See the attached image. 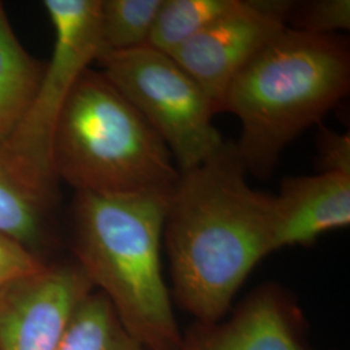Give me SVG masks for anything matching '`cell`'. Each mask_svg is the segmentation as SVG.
I'll list each match as a JSON object with an SVG mask.
<instances>
[{"mask_svg":"<svg viewBox=\"0 0 350 350\" xmlns=\"http://www.w3.org/2000/svg\"><path fill=\"white\" fill-rule=\"evenodd\" d=\"M234 142L179 173L163 241L170 295L193 322L224 319L253 269L273 253V195L253 189Z\"/></svg>","mask_w":350,"mask_h":350,"instance_id":"obj_1","label":"cell"},{"mask_svg":"<svg viewBox=\"0 0 350 350\" xmlns=\"http://www.w3.org/2000/svg\"><path fill=\"white\" fill-rule=\"evenodd\" d=\"M350 46L342 36L286 27L227 90L222 112L240 122L235 148L248 174L267 178L280 154L349 95Z\"/></svg>","mask_w":350,"mask_h":350,"instance_id":"obj_2","label":"cell"},{"mask_svg":"<svg viewBox=\"0 0 350 350\" xmlns=\"http://www.w3.org/2000/svg\"><path fill=\"white\" fill-rule=\"evenodd\" d=\"M169 196L75 193L77 265L148 350H173L182 338L161 266Z\"/></svg>","mask_w":350,"mask_h":350,"instance_id":"obj_3","label":"cell"},{"mask_svg":"<svg viewBox=\"0 0 350 350\" xmlns=\"http://www.w3.org/2000/svg\"><path fill=\"white\" fill-rule=\"evenodd\" d=\"M51 166L75 192L170 195L179 170L161 137L101 72L77 82L55 126Z\"/></svg>","mask_w":350,"mask_h":350,"instance_id":"obj_4","label":"cell"},{"mask_svg":"<svg viewBox=\"0 0 350 350\" xmlns=\"http://www.w3.org/2000/svg\"><path fill=\"white\" fill-rule=\"evenodd\" d=\"M101 73L148 121L179 173L206 161L225 140L200 86L174 59L150 46L103 56Z\"/></svg>","mask_w":350,"mask_h":350,"instance_id":"obj_5","label":"cell"},{"mask_svg":"<svg viewBox=\"0 0 350 350\" xmlns=\"http://www.w3.org/2000/svg\"><path fill=\"white\" fill-rule=\"evenodd\" d=\"M43 7L55 33L53 50L30 108L5 143L53 175L51 146L57 118L77 82L100 57V0H44Z\"/></svg>","mask_w":350,"mask_h":350,"instance_id":"obj_6","label":"cell"},{"mask_svg":"<svg viewBox=\"0 0 350 350\" xmlns=\"http://www.w3.org/2000/svg\"><path fill=\"white\" fill-rule=\"evenodd\" d=\"M295 1L241 0V5L170 53L200 86L215 114L227 90L263 47L284 30Z\"/></svg>","mask_w":350,"mask_h":350,"instance_id":"obj_7","label":"cell"},{"mask_svg":"<svg viewBox=\"0 0 350 350\" xmlns=\"http://www.w3.org/2000/svg\"><path fill=\"white\" fill-rule=\"evenodd\" d=\"M173 350H313L304 310L278 283L250 291L224 319L193 322Z\"/></svg>","mask_w":350,"mask_h":350,"instance_id":"obj_8","label":"cell"},{"mask_svg":"<svg viewBox=\"0 0 350 350\" xmlns=\"http://www.w3.org/2000/svg\"><path fill=\"white\" fill-rule=\"evenodd\" d=\"M92 286L75 265L46 266L0 293V350H57Z\"/></svg>","mask_w":350,"mask_h":350,"instance_id":"obj_9","label":"cell"},{"mask_svg":"<svg viewBox=\"0 0 350 350\" xmlns=\"http://www.w3.org/2000/svg\"><path fill=\"white\" fill-rule=\"evenodd\" d=\"M350 225V176H288L273 195V252L308 247Z\"/></svg>","mask_w":350,"mask_h":350,"instance_id":"obj_10","label":"cell"},{"mask_svg":"<svg viewBox=\"0 0 350 350\" xmlns=\"http://www.w3.org/2000/svg\"><path fill=\"white\" fill-rule=\"evenodd\" d=\"M57 179L0 142V234L27 248L44 237Z\"/></svg>","mask_w":350,"mask_h":350,"instance_id":"obj_11","label":"cell"},{"mask_svg":"<svg viewBox=\"0 0 350 350\" xmlns=\"http://www.w3.org/2000/svg\"><path fill=\"white\" fill-rule=\"evenodd\" d=\"M43 68L20 43L0 1V142L11 138L25 117Z\"/></svg>","mask_w":350,"mask_h":350,"instance_id":"obj_12","label":"cell"},{"mask_svg":"<svg viewBox=\"0 0 350 350\" xmlns=\"http://www.w3.org/2000/svg\"><path fill=\"white\" fill-rule=\"evenodd\" d=\"M57 350H148L127 329L111 302L91 291L78 304Z\"/></svg>","mask_w":350,"mask_h":350,"instance_id":"obj_13","label":"cell"},{"mask_svg":"<svg viewBox=\"0 0 350 350\" xmlns=\"http://www.w3.org/2000/svg\"><path fill=\"white\" fill-rule=\"evenodd\" d=\"M240 5L241 0H163L148 46L170 55Z\"/></svg>","mask_w":350,"mask_h":350,"instance_id":"obj_14","label":"cell"},{"mask_svg":"<svg viewBox=\"0 0 350 350\" xmlns=\"http://www.w3.org/2000/svg\"><path fill=\"white\" fill-rule=\"evenodd\" d=\"M161 4L163 0H100V57L148 46Z\"/></svg>","mask_w":350,"mask_h":350,"instance_id":"obj_15","label":"cell"},{"mask_svg":"<svg viewBox=\"0 0 350 350\" xmlns=\"http://www.w3.org/2000/svg\"><path fill=\"white\" fill-rule=\"evenodd\" d=\"M288 26L310 36H338L350 29L349 0H312L295 3Z\"/></svg>","mask_w":350,"mask_h":350,"instance_id":"obj_16","label":"cell"},{"mask_svg":"<svg viewBox=\"0 0 350 350\" xmlns=\"http://www.w3.org/2000/svg\"><path fill=\"white\" fill-rule=\"evenodd\" d=\"M46 266L30 248L0 234V293L37 275Z\"/></svg>","mask_w":350,"mask_h":350,"instance_id":"obj_17","label":"cell"},{"mask_svg":"<svg viewBox=\"0 0 350 350\" xmlns=\"http://www.w3.org/2000/svg\"><path fill=\"white\" fill-rule=\"evenodd\" d=\"M317 148L319 173L350 176L349 133H338L321 125Z\"/></svg>","mask_w":350,"mask_h":350,"instance_id":"obj_18","label":"cell"}]
</instances>
